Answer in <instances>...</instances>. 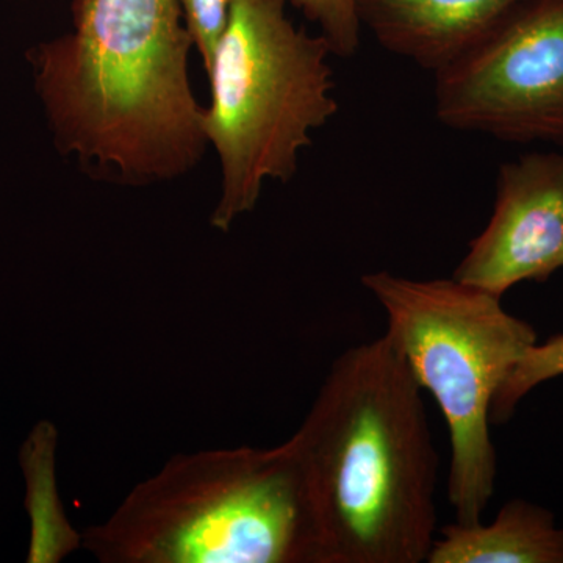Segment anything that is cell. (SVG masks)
<instances>
[{
    "label": "cell",
    "instance_id": "1",
    "mask_svg": "<svg viewBox=\"0 0 563 563\" xmlns=\"http://www.w3.org/2000/svg\"><path fill=\"white\" fill-rule=\"evenodd\" d=\"M70 11L73 32L27 52L55 147L124 185L195 169L209 141L179 0H70Z\"/></svg>",
    "mask_w": 563,
    "mask_h": 563
},
{
    "label": "cell",
    "instance_id": "2",
    "mask_svg": "<svg viewBox=\"0 0 563 563\" xmlns=\"http://www.w3.org/2000/svg\"><path fill=\"white\" fill-rule=\"evenodd\" d=\"M420 385L387 333L343 352L291 437L317 563H420L437 539L439 454Z\"/></svg>",
    "mask_w": 563,
    "mask_h": 563
},
{
    "label": "cell",
    "instance_id": "3",
    "mask_svg": "<svg viewBox=\"0 0 563 563\" xmlns=\"http://www.w3.org/2000/svg\"><path fill=\"white\" fill-rule=\"evenodd\" d=\"M84 547L106 563H317L291 440L176 455L133 487Z\"/></svg>",
    "mask_w": 563,
    "mask_h": 563
},
{
    "label": "cell",
    "instance_id": "4",
    "mask_svg": "<svg viewBox=\"0 0 563 563\" xmlns=\"http://www.w3.org/2000/svg\"><path fill=\"white\" fill-rule=\"evenodd\" d=\"M288 0H232L228 27L207 70L203 132L221 166L211 213L228 232L257 206L266 180L290 181L312 132L339 111L331 44L288 18Z\"/></svg>",
    "mask_w": 563,
    "mask_h": 563
},
{
    "label": "cell",
    "instance_id": "5",
    "mask_svg": "<svg viewBox=\"0 0 563 563\" xmlns=\"http://www.w3.org/2000/svg\"><path fill=\"white\" fill-rule=\"evenodd\" d=\"M362 285L387 313V335L421 390L431 393L450 432L448 499L455 521H483L495 495L498 457L490 433L493 399L537 343L529 322L492 292L451 279L415 280L388 272Z\"/></svg>",
    "mask_w": 563,
    "mask_h": 563
},
{
    "label": "cell",
    "instance_id": "6",
    "mask_svg": "<svg viewBox=\"0 0 563 563\" xmlns=\"http://www.w3.org/2000/svg\"><path fill=\"white\" fill-rule=\"evenodd\" d=\"M433 76L435 117L446 128L563 144V0H529Z\"/></svg>",
    "mask_w": 563,
    "mask_h": 563
},
{
    "label": "cell",
    "instance_id": "7",
    "mask_svg": "<svg viewBox=\"0 0 563 563\" xmlns=\"http://www.w3.org/2000/svg\"><path fill=\"white\" fill-rule=\"evenodd\" d=\"M563 269V152H531L499 166L495 209L454 279L503 298L521 282Z\"/></svg>",
    "mask_w": 563,
    "mask_h": 563
},
{
    "label": "cell",
    "instance_id": "8",
    "mask_svg": "<svg viewBox=\"0 0 563 563\" xmlns=\"http://www.w3.org/2000/svg\"><path fill=\"white\" fill-rule=\"evenodd\" d=\"M529 0H355L362 29L385 51L439 73Z\"/></svg>",
    "mask_w": 563,
    "mask_h": 563
},
{
    "label": "cell",
    "instance_id": "9",
    "mask_svg": "<svg viewBox=\"0 0 563 563\" xmlns=\"http://www.w3.org/2000/svg\"><path fill=\"white\" fill-rule=\"evenodd\" d=\"M428 563H563V528L525 499L504 504L490 525L444 526Z\"/></svg>",
    "mask_w": 563,
    "mask_h": 563
},
{
    "label": "cell",
    "instance_id": "10",
    "mask_svg": "<svg viewBox=\"0 0 563 563\" xmlns=\"http://www.w3.org/2000/svg\"><path fill=\"white\" fill-rule=\"evenodd\" d=\"M55 431L41 422L22 450V468L29 483V510L32 517V544L29 562H54L65 553L68 533L54 492Z\"/></svg>",
    "mask_w": 563,
    "mask_h": 563
},
{
    "label": "cell",
    "instance_id": "11",
    "mask_svg": "<svg viewBox=\"0 0 563 563\" xmlns=\"http://www.w3.org/2000/svg\"><path fill=\"white\" fill-rule=\"evenodd\" d=\"M563 376V333L547 342L532 344L496 393L492 404V424H503L514 417L518 404L548 380Z\"/></svg>",
    "mask_w": 563,
    "mask_h": 563
},
{
    "label": "cell",
    "instance_id": "12",
    "mask_svg": "<svg viewBox=\"0 0 563 563\" xmlns=\"http://www.w3.org/2000/svg\"><path fill=\"white\" fill-rule=\"evenodd\" d=\"M307 20L318 25L333 55L350 58L361 44L362 25L355 0H288Z\"/></svg>",
    "mask_w": 563,
    "mask_h": 563
},
{
    "label": "cell",
    "instance_id": "13",
    "mask_svg": "<svg viewBox=\"0 0 563 563\" xmlns=\"http://www.w3.org/2000/svg\"><path fill=\"white\" fill-rule=\"evenodd\" d=\"M185 27L209 70L231 14L232 0H179Z\"/></svg>",
    "mask_w": 563,
    "mask_h": 563
}]
</instances>
